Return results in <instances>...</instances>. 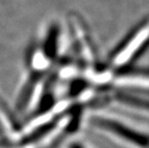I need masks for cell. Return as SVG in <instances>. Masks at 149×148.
<instances>
[{"label":"cell","mask_w":149,"mask_h":148,"mask_svg":"<svg viewBox=\"0 0 149 148\" xmlns=\"http://www.w3.org/2000/svg\"><path fill=\"white\" fill-rule=\"evenodd\" d=\"M94 123L99 127L106 129L107 131L115 134L116 136L122 138L126 141H129L135 145L147 148L149 147V136L142 134L141 132L135 131L134 129L128 127L122 123H118L116 120L108 118H95Z\"/></svg>","instance_id":"cell-1"},{"label":"cell","mask_w":149,"mask_h":148,"mask_svg":"<svg viewBox=\"0 0 149 148\" xmlns=\"http://www.w3.org/2000/svg\"><path fill=\"white\" fill-rule=\"evenodd\" d=\"M147 21L143 20L141 23L138 24L134 29H132V31H130L129 34L120 42L116 47H115V49L111 52L110 54V60H115L116 58L119 57L122 54L123 51H125L126 49H128V47L131 46L133 43L135 42V40L139 39V37L141 36V34L142 33V31L144 30V28L146 27Z\"/></svg>","instance_id":"cell-2"},{"label":"cell","mask_w":149,"mask_h":148,"mask_svg":"<svg viewBox=\"0 0 149 148\" xmlns=\"http://www.w3.org/2000/svg\"><path fill=\"white\" fill-rule=\"evenodd\" d=\"M116 99L123 104H127V105L133 106L135 108L149 111V100L139 95H135L132 92H125L124 90H121L118 93H116Z\"/></svg>","instance_id":"cell-3"},{"label":"cell","mask_w":149,"mask_h":148,"mask_svg":"<svg viewBox=\"0 0 149 148\" xmlns=\"http://www.w3.org/2000/svg\"><path fill=\"white\" fill-rule=\"evenodd\" d=\"M119 74L121 75H137V76L149 77V68H134L121 67L119 68Z\"/></svg>","instance_id":"cell-4"},{"label":"cell","mask_w":149,"mask_h":148,"mask_svg":"<svg viewBox=\"0 0 149 148\" xmlns=\"http://www.w3.org/2000/svg\"><path fill=\"white\" fill-rule=\"evenodd\" d=\"M70 148H83V147L80 146V145H79V144H72Z\"/></svg>","instance_id":"cell-5"}]
</instances>
